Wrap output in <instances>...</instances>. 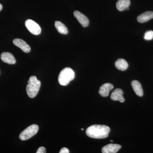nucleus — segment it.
Masks as SVG:
<instances>
[{
    "instance_id": "f257e3e1",
    "label": "nucleus",
    "mask_w": 153,
    "mask_h": 153,
    "mask_svg": "<svg viewBox=\"0 0 153 153\" xmlns=\"http://www.w3.org/2000/svg\"><path fill=\"white\" fill-rule=\"evenodd\" d=\"M110 131L109 127L101 125H94L88 128L86 135L91 138L97 139L106 138Z\"/></svg>"
},
{
    "instance_id": "f03ea898",
    "label": "nucleus",
    "mask_w": 153,
    "mask_h": 153,
    "mask_svg": "<svg viewBox=\"0 0 153 153\" xmlns=\"http://www.w3.org/2000/svg\"><path fill=\"white\" fill-rule=\"evenodd\" d=\"M41 85V81L37 79L36 76H30L26 87V91L28 96L32 98L35 97L38 94Z\"/></svg>"
},
{
    "instance_id": "7ed1b4c3",
    "label": "nucleus",
    "mask_w": 153,
    "mask_h": 153,
    "mask_svg": "<svg viewBox=\"0 0 153 153\" xmlns=\"http://www.w3.org/2000/svg\"><path fill=\"white\" fill-rule=\"evenodd\" d=\"M75 78V73L71 68L67 67L60 71L58 76V82L60 85L66 86Z\"/></svg>"
},
{
    "instance_id": "20e7f679",
    "label": "nucleus",
    "mask_w": 153,
    "mask_h": 153,
    "mask_svg": "<svg viewBox=\"0 0 153 153\" xmlns=\"http://www.w3.org/2000/svg\"><path fill=\"white\" fill-rule=\"evenodd\" d=\"M39 127L37 125L33 124L24 130L20 134L19 139L22 140H26L32 137L38 132Z\"/></svg>"
},
{
    "instance_id": "39448f33",
    "label": "nucleus",
    "mask_w": 153,
    "mask_h": 153,
    "mask_svg": "<svg viewBox=\"0 0 153 153\" xmlns=\"http://www.w3.org/2000/svg\"><path fill=\"white\" fill-rule=\"evenodd\" d=\"M25 26L30 33L33 35H38L41 34V27L33 20L31 19L27 20L25 22Z\"/></svg>"
},
{
    "instance_id": "423d86ee",
    "label": "nucleus",
    "mask_w": 153,
    "mask_h": 153,
    "mask_svg": "<svg viewBox=\"0 0 153 153\" xmlns=\"http://www.w3.org/2000/svg\"><path fill=\"white\" fill-rule=\"evenodd\" d=\"M13 43L25 53H28L31 51L30 46L25 41L22 39L16 38L13 41Z\"/></svg>"
},
{
    "instance_id": "0eeeda50",
    "label": "nucleus",
    "mask_w": 153,
    "mask_h": 153,
    "mask_svg": "<svg viewBox=\"0 0 153 153\" xmlns=\"http://www.w3.org/2000/svg\"><path fill=\"white\" fill-rule=\"evenodd\" d=\"M74 16L82 27H86L88 26L89 20L87 17L82 13L78 11H75L74 12Z\"/></svg>"
},
{
    "instance_id": "6e6552de",
    "label": "nucleus",
    "mask_w": 153,
    "mask_h": 153,
    "mask_svg": "<svg viewBox=\"0 0 153 153\" xmlns=\"http://www.w3.org/2000/svg\"><path fill=\"white\" fill-rule=\"evenodd\" d=\"M121 148L120 145L116 144H109L105 146L102 149V153H117Z\"/></svg>"
},
{
    "instance_id": "1a4fd4ad",
    "label": "nucleus",
    "mask_w": 153,
    "mask_h": 153,
    "mask_svg": "<svg viewBox=\"0 0 153 153\" xmlns=\"http://www.w3.org/2000/svg\"><path fill=\"white\" fill-rule=\"evenodd\" d=\"M113 88V85L111 83H104L100 88L99 93L103 97H107L109 95L110 91Z\"/></svg>"
},
{
    "instance_id": "9d476101",
    "label": "nucleus",
    "mask_w": 153,
    "mask_h": 153,
    "mask_svg": "<svg viewBox=\"0 0 153 153\" xmlns=\"http://www.w3.org/2000/svg\"><path fill=\"white\" fill-rule=\"evenodd\" d=\"M123 91L120 88H117L114 91L111 96V98L114 101H118L123 102L125 99L123 96Z\"/></svg>"
},
{
    "instance_id": "9b49d317",
    "label": "nucleus",
    "mask_w": 153,
    "mask_h": 153,
    "mask_svg": "<svg viewBox=\"0 0 153 153\" xmlns=\"http://www.w3.org/2000/svg\"><path fill=\"white\" fill-rule=\"evenodd\" d=\"M1 58L3 62L8 64H14L16 63L15 57L10 52H3L1 55Z\"/></svg>"
},
{
    "instance_id": "f8f14e48",
    "label": "nucleus",
    "mask_w": 153,
    "mask_h": 153,
    "mask_svg": "<svg viewBox=\"0 0 153 153\" xmlns=\"http://www.w3.org/2000/svg\"><path fill=\"white\" fill-rule=\"evenodd\" d=\"M153 19V12L147 11L141 14L137 17L138 22L140 23H144L148 22L151 19Z\"/></svg>"
},
{
    "instance_id": "ddd939ff",
    "label": "nucleus",
    "mask_w": 153,
    "mask_h": 153,
    "mask_svg": "<svg viewBox=\"0 0 153 153\" xmlns=\"http://www.w3.org/2000/svg\"><path fill=\"white\" fill-rule=\"evenodd\" d=\"M131 86L135 93L139 97H142L143 95V91L142 85L137 80H133L131 82Z\"/></svg>"
},
{
    "instance_id": "4468645a",
    "label": "nucleus",
    "mask_w": 153,
    "mask_h": 153,
    "mask_svg": "<svg viewBox=\"0 0 153 153\" xmlns=\"http://www.w3.org/2000/svg\"><path fill=\"white\" fill-rule=\"evenodd\" d=\"M130 3V0H118L116 3L117 8L120 11L128 10Z\"/></svg>"
},
{
    "instance_id": "2eb2a0df",
    "label": "nucleus",
    "mask_w": 153,
    "mask_h": 153,
    "mask_svg": "<svg viewBox=\"0 0 153 153\" xmlns=\"http://www.w3.org/2000/svg\"><path fill=\"white\" fill-rule=\"evenodd\" d=\"M115 66L118 70L125 71L127 69L128 65V63L124 59H119L116 61Z\"/></svg>"
},
{
    "instance_id": "dca6fc26",
    "label": "nucleus",
    "mask_w": 153,
    "mask_h": 153,
    "mask_svg": "<svg viewBox=\"0 0 153 153\" xmlns=\"http://www.w3.org/2000/svg\"><path fill=\"white\" fill-rule=\"evenodd\" d=\"M55 27L59 33L63 35H66L68 34V30L66 26L62 22L59 21H56L55 22Z\"/></svg>"
},
{
    "instance_id": "f3484780",
    "label": "nucleus",
    "mask_w": 153,
    "mask_h": 153,
    "mask_svg": "<svg viewBox=\"0 0 153 153\" xmlns=\"http://www.w3.org/2000/svg\"><path fill=\"white\" fill-rule=\"evenodd\" d=\"M144 38L147 41H149L153 39V31L150 30V31H147L145 33L144 37Z\"/></svg>"
},
{
    "instance_id": "a211bd4d",
    "label": "nucleus",
    "mask_w": 153,
    "mask_h": 153,
    "mask_svg": "<svg viewBox=\"0 0 153 153\" xmlns=\"http://www.w3.org/2000/svg\"><path fill=\"white\" fill-rule=\"evenodd\" d=\"M37 153H46V150L45 149V148L44 147H41L38 149V150H37V152H36Z\"/></svg>"
},
{
    "instance_id": "6ab92c4d",
    "label": "nucleus",
    "mask_w": 153,
    "mask_h": 153,
    "mask_svg": "<svg viewBox=\"0 0 153 153\" xmlns=\"http://www.w3.org/2000/svg\"><path fill=\"white\" fill-rule=\"evenodd\" d=\"M69 150L67 148H63L60 150V152H59L60 153H69Z\"/></svg>"
},
{
    "instance_id": "aec40b11",
    "label": "nucleus",
    "mask_w": 153,
    "mask_h": 153,
    "mask_svg": "<svg viewBox=\"0 0 153 153\" xmlns=\"http://www.w3.org/2000/svg\"><path fill=\"white\" fill-rule=\"evenodd\" d=\"M3 9V6L0 4V11H1V10H2Z\"/></svg>"
},
{
    "instance_id": "412c9836",
    "label": "nucleus",
    "mask_w": 153,
    "mask_h": 153,
    "mask_svg": "<svg viewBox=\"0 0 153 153\" xmlns=\"http://www.w3.org/2000/svg\"><path fill=\"white\" fill-rule=\"evenodd\" d=\"M111 142L113 143V140H110Z\"/></svg>"
},
{
    "instance_id": "4be33fe9",
    "label": "nucleus",
    "mask_w": 153,
    "mask_h": 153,
    "mask_svg": "<svg viewBox=\"0 0 153 153\" xmlns=\"http://www.w3.org/2000/svg\"><path fill=\"white\" fill-rule=\"evenodd\" d=\"M81 130H84V129H83V128H81Z\"/></svg>"
}]
</instances>
